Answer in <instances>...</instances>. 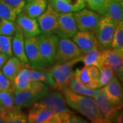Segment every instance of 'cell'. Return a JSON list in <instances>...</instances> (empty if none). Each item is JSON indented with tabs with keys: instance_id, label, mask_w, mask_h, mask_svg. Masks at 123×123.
Listing matches in <instances>:
<instances>
[{
	"instance_id": "25",
	"label": "cell",
	"mask_w": 123,
	"mask_h": 123,
	"mask_svg": "<svg viewBox=\"0 0 123 123\" xmlns=\"http://www.w3.org/2000/svg\"><path fill=\"white\" fill-rule=\"evenodd\" d=\"M100 57H101V50L96 46L88 52L84 53L81 56V61L83 62L84 66H97L100 67Z\"/></svg>"
},
{
	"instance_id": "33",
	"label": "cell",
	"mask_w": 123,
	"mask_h": 123,
	"mask_svg": "<svg viewBox=\"0 0 123 123\" xmlns=\"http://www.w3.org/2000/svg\"><path fill=\"white\" fill-rule=\"evenodd\" d=\"M17 14L9 6L0 1V18L15 21Z\"/></svg>"
},
{
	"instance_id": "11",
	"label": "cell",
	"mask_w": 123,
	"mask_h": 123,
	"mask_svg": "<svg viewBox=\"0 0 123 123\" xmlns=\"http://www.w3.org/2000/svg\"><path fill=\"white\" fill-rule=\"evenodd\" d=\"M59 14L60 12L48 4L45 11L36 18L41 34H55Z\"/></svg>"
},
{
	"instance_id": "38",
	"label": "cell",
	"mask_w": 123,
	"mask_h": 123,
	"mask_svg": "<svg viewBox=\"0 0 123 123\" xmlns=\"http://www.w3.org/2000/svg\"><path fill=\"white\" fill-rule=\"evenodd\" d=\"M88 121L86 120L85 119L81 118L79 116H77V115L74 114H73L70 118H68V121L66 123H87Z\"/></svg>"
},
{
	"instance_id": "15",
	"label": "cell",
	"mask_w": 123,
	"mask_h": 123,
	"mask_svg": "<svg viewBox=\"0 0 123 123\" xmlns=\"http://www.w3.org/2000/svg\"><path fill=\"white\" fill-rule=\"evenodd\" d=\"M107 97L119 110L123 108V87L118 77L115 76L108 84L103 87Z\"/></svg>"
},
{
	"instance_id": "47",
	"label": "cell",
	"mask_w": 123,
	"mask_h": 123,
	"mask_svg": "<svg viewBox=\"0 0 123 123\" xmlns=\"http://www.w3.org/2000/svg\"><path fill=\"white\" fill-rule=\"evenodd\" d=\"M3 110V107H2V106H1V103H0V110Z\"/></svg>"
},
{
	"instance_id": "17",
	"label": "cell",
	"mask_w": 123,
	"mask_h": 123,
	"mask_svg": "<svg viewBox=\"0 0 123 123\" xmlns=\"http://www.w3.org/2000/svg\"><path fill=\"white\" fill-rule=\"evenodd\" d=\"M72 38L81 51L82 54L88 52L93 47L98 46L93 31H77Z\"/></svg>"
},
{
	"instance_id": "48",
	"label": "cell",
	"mask_w": 123,
	"mask_h": 123,
	"mask_svg": "<svg viewBox=\"0 0 123 123\" xmlns=\"http://www.w3.org/2000/svg\"><path fill=\"white\" fill-rule=\"evenodd\" d=\"M120 4H121V5H122V6H123V2H120Z\"/></svg>"
},
{
	"instance_id": "22",
	"label": "cell",
	"mask_w": 123,
	"mask_h": 123,
	"mask_svg": "<svg viewBox=\"0 0 123 123\" xmlns=\"http://www.w3.org/2000/svg\"><path fill=\"white\" fill-rule=\"evenodd\" d=\"M31 85L28 68L24 67L20 70L18 74L11 81V88L13 92H21L25 90L30 88Z\"/></svg>"
},
{
	"instance_id": "45",
	"label": "cell",
	"mask_w": 123,
	"mask_h": 123,
	"mask_svg": "<svg viewBox=\"0 0 123 123\" xmlns=\"http://www.w3.org/2000/svg\"><path fill=\"white\" fill-rule=\"evenodd\" d=\"M77 1H79V2H82V3H85L84 0H77Z\"/></svg>"
},
{
	"instance_id": "7",
	"label": "cell",
	"mask_w": 123,
	"mask_h": 123,
	"mask_svg": "<svg viewBox=\"0 0 123 123\" xmlns=\"http://www.w3.org/2000/svg\"><path fill=\"white\" fill-rule=\"evenodd\" d=\"M82 52L70 38L59 37L55 54V63H64L81 56Z\"/></svg>"
},
{
	"instance_id": "49",
	"label": "cell",
	"mask_w": 123,
	"mask_h": 123,
	"mask_svg": "<svg viewBox=\"0 0 123 123\" xmlns=\"http://www.w3.org/2000/svg\"><path fill=\"white\" fill-rule=\"evenodd\" d=\"M1 19L0 18V23H1Z\"/></svg>"
},
{
	"instance_id": "21",
	"label": "cell",
	"mask_w": 123,
	"mask_h": 123,
	"mask_svg": "<svg viewBox=\"0 0 123 123\" xmlns=\"http://www.w3.org/2000/svg\"><path fill=\"white\" fill-rule=\"evenodd\" d=\"M24 67L28 68L18 57L12 56L9 57L8 60L6 62L1 68V71L5 76L12 81L18 73Z\"/></svg>"
},
{
	"instance_id": "36",
	"label": "cell",
	"mask_w": 123,
	"mask_h": 123,
	"mask_svg": "<svg viewBox=\"0 0 123 123\" xmlns=\"http://www.w3.org/2000/svg\"><path fill=\"white\" fill-rule=\"evenodd\" d=\"M11 88V81L0 70V91L6 90Z\"/></svg>"
},
{
	"instance_id": "8",
	"label": "cell",
	"mask_w": 123,
	"mask_h": 123,
	"mask_svg": "<svg viewBox=\"0 0 123 123\" xmlns=\"http://www.w3.org/2000/svg\"><path fill=\"white\" fill-rule=\"evenodd\" d=\"M27 116L30 123H62L58 115L38 102L31 106Z\"/></svg>"
},
{
	"instance_id": "50",
	"label": "cell",
	"mask_w": 123,
	"mask_h": 123,
	"mask_svg": "<svg viewBox=\"0 0 123 123\" xmlns=\"http://www.w3.org/2000/svg\"><path fill=\"white\" fill-rule=\"evenodd\" d=\"M30 1V0H26V1ZM48 1V0H47Z\"/></svg>"
},
{
	"instance_id": "10",
	"label": "cell",
	"mask_w": 123,
	"mask_h": 123,
	"mask_svg": "<svg viewBox=\"0 0 123 123\" xmlns=\"http://www.w3.org/2000/svg\"><path fill=\"white\" fill-rule=\"evenodd\" d=\"M25 50L30 68L36 70L47 68L40 53L37 36L25 38Z\"/></svg>"
},
{
	"instance_id": "29",
	"label": "cell",
	"mask_w": 123,
	"mask_h": 123,
	"mask_svg": "<svg viewBox=\"0 0 123 123\" xmlns=\"http://www.w3.org/2000/svg\"><path fill=\"white\" fill-rule=\"evenodd\" d=\"M123 47V21L116 25L111 49L118 51Z\"/></svg>"
},
{
	"instance_id": "43",
	"label": "cell",
	"mask_w": 123,
	"mask_h": 123,
	"mask_svg": "<svg viewBox=\"0 0 123 123\" xmlns=\"http://www.w3.org/2000/svg\"><path fill=\"white\" fill-rule=\"evenodd\" d=\"M117 76H118V78L121 81V83H122L123 86V66L121 68V69L120 70L118 73Z\"/></svg>"
},
{
	"instance_id": "9",
	"label": "cell",
	"mask_w": 123,
	"mask_h": 123,
	"mask_svg": "<svg viewBox=\"0 0 123 123\" xmlns=\"http://www.w3.org/2000/svg\"><path fill=\"white\" fill-rule=\"evenodd\" d=\"M78 30L93 31L103 16L90 9L85 8L73 12Z\"/></svg>"
},
{
	"instance_id": "23",
	"label": "cell",
	"mask_w": 123,
	"mask_h": 123,
	"mask_svg": "<svg viewBox=\"0 0 123 123\" xmlns=\"http://www.w3.org/2000/svg\"><path fill=\"white\" fill-rule=\"evenodd\" d=\"M104 16L110 18L115 25L123 21V8L120 2L111 0Z\"/></svg>"
},
{
	"instance_id": "1",
	"label": "cell",
	"mask_w": 123,
	"mask_h": 123,
	"mask_svg": "<svg viewBox=\"0 0 123 123\" xmlns=\"http://www.w3.org/2000/svg\"><path fill=\"white\" fill-rule=\"evenodd\" d=\"M67 105L94 123H109L97 106L94 97L79 94L66 88L62 91Z\"/></svg>"
},
{
	"instance_id": "2",
	"label": "cell",
	"mask_w": 123,
	"mask_h": 123,
	"mask_svg": "<svg viewBox=\"0 0 123 123\" xmlns=\"http://www.w3.org/2000/svg\"><path fill=\"white\" fill-rule=\"evenodd\" d=\"M49 87L42 82H31L30 88L21 92H14V105L18 108L30 107L44 97Z\"/></svg>"
},
{
	"instance_id": "16",
	"label": "cell",
	"mask_w": 123,
	"mask_h": 123,
	"mask_svg": "<svg viewBox=\"0 0 123 123\" xmlns=\"http://www.w3.org/2000/svg\"><path fill=\"white\" fill-rule=\"evenodd\" d=\"M101 66H109L117 75L123 66V57L117 51L114 49L101 50L100 67Z\"/></svg>"
},
{
	"instance_id": "13",
	"label": "cell",
	"mask_w": 123,
	"mask_h": 123,
	"mask_svg": "<svg viewBox=\"0 0 123 123\" xmlns=\"http://www.w3.org/2000/svg\"><path fill=\"white\" fill-rule=\"evenodd\" d=\"M15 23L25 38L38 36L41 34L37 19L30 17L23 12L18 14Z\"/></svg>"
},
{
	"instance_id": "39",
	"label": "cell",
	"mask_w": 123,
	"mask_h": 123,
	"mask_svg": "<svg viewBox=\"0 0 123 123\" xmlns=\"http://www.w3.org/2000/svg\"><path fill=\"white\" fill-rule=\"evenodd\" d=\"M86 85L88 86V88L92 89V90H97V89L100 88L98 78H97V79H91L88 84H86Z\"/></svg>"
},
{
	"instance_id": "6",
	"label": "cell",
	"mask_w": 123,
	"mask_h": 123,
	"mask_svg": "<svg viewBox=\"0 0 123 123\" xmlns=\"http://www.w3.org/2000/svg\"><path fill=\"white\" fill-rule=\"evenodd\" d=\"M59 37L56 34H43L37 36L40 53L47 67L55 63V54Z\"/></svg>"
},
{
	"instance_id": "12",
	"label": "cell",
	"mask_w": 123,
	"mask_h": 123,
	"mask_svg": "<svg viewBox=\"0 0 123 123\" xmlns=\"http://www.w3.org/2000/svg\"><path fill=\"white\" fill-rule=\"evenodd\" d=\"M78 31L74 13H60L55 34L60 38H72Z\"/></svg>"
},
{
	"instance_id": "30",
	"label": "cell",
	"mask_w": 123,
	"mask_h": 123,
	"mask_svg": "<svg viewBox=\"0 0 123 123\" xmlns=\"http://www.w3.org/2000/svg\"><path fill=\"white\" fill-rule=\"evenodd\" d=\"M100 75L98 77L99 87L102 88L108 84L115 77V73L110 67L101 66L100 68Z\"/></svg>"
},
{
	"instance_id": "4",
	"label": "cell",
	"mask_w": 123,
	"mask_h": 123,
	"mask_svg": "<svg viewBox=\"0 0 123 123\" xmlns=\"http://www.w3.org/2000/svg\"><path fill=\"white\" fill-rule=\"evenodd\" d=\"M81 61V56L64 63H55L49 67L54 81V88L60 92L68 88L74 77L73 67Z\"/></svg>"
},
{
	"instance_id": "26",
	"label": "cell",
	"mask_w": 123,
	"mask_h": 123,
	"mask_svg": "<svg viewBox=\"0 0 123 123\" xmlns=\"http://www.w3.org/2000/svg\"><path fill=\"white\" fill-rule=\"evenodd\" d=\"M0 103L6 112H9L16 107L14 101V92L12 88L0 91Z\"/></svg>"
},
{
	"instance_id": "35",
	"label": "cell",
	"mask_w": 123,
	"mask_h": 123,
	"mask_svg": "<svg viewBox=\"0 0 123 123\" xmlns=\"http://www.w3.org/2000/svg\"><path fill=\"white\" fill-rule=\"evenodd\" d=\"M74 75L76 78L79 79L80 81L82 83L86 84L90 81V78L88 76V72H87V66H84L83 68L80 69H76L74 71Z\"/></svg>"
},
{
	"instance_id": "14",
	"label": "cell",
	"mask_w": 123,
	"mask_h": 123,
	"mask_svg": "<svg viewBox=\"0 0 123 123\" xmlns=\"http://www.w3.org/2000/svg\"><path fill=\"white\" fill-rule=\"evenodd\" d=\"M94 98L104 118L108 120L109 123H112L119 110L107 97L103 87L99 88Z\"/></svg>"
},
{
	"instance_id": "42",
	"label": "cell",
	"mask_w": 123,
	"mask_h": 123,
	"mask_svg": "<svg viewBox=\"0 0 123 123\" xmlns=\"http://www.w3.org/2000/svg\"><path fill=\"white\" fill-rule=\"evenodd\" d=\"M7 122V112L5 110H0V123H6Z\"/></svg>"
},
{
	"instance_id": "20",
	"label": "cell",
	"mask_w": 123,
	"mask_h": 123,
	"mask_svg": "<svg viewBox=\"0 0 123 123\" xmlns=\"http://www.w3.org/2000/svg\"><path fill=\"white\" fill-rule=\"evenodd\" d=\"M47 5V0H30L26 1L21 12L31 18H37L45 11Z\"/></svg>"
},
{
	"instance_id": "34",
	"label": "cell",
	"mask_w": 123,
	"mask_h": 123,
	"mask_svg": "<svg viewBox=\"0 0 123 123\" xmlns=\"http://www.w3.org/2000/svg\"><path fill=\"white\" fill-rule=\"evenodd\" d=\"M0 1L4 2L11 7L17 14L22 12L23 9L26 4V0H0Z\"/></svg>"
},
{
	"instance_id": "24",
	"label": "cell",
	"mask_w": 123,
	"mask_h": 123,
	"mask_svg": "<svg viewBox=\"0 0 123 123\" xmlns=\"http://www.w3.org/2000/svg\"><path fill=\"white\" fill-rule=\"evenodd\" d=\"M68 88L75 93L92 97H95V95L97 94L99 90V88L97 90H92L89 88L86 84L82 83L77 78H76L75 75L72 80L70 81Z\"/></svg>"
},
{
	"instance_id": "37",
	"label": "cell",
	"mask_w": 123,
	"mask_h": 123,
	"mask_svg": "<svg viewBox=\"0 0 123 123\" xmlns=\"http://www.w3.org/2000/svg\"><path fill=\"white\" fill-rule=\"evenodd\" d=\"M87 72L90 79H97L100 75V69L97 66H87Z\"/></svg>"
},
{
	"instance_id": "41",
	"label": "cell",
	"mask_w": 123,
	"mask_h": 123,
	"mask_svg": "<svg viewBox=\"0 0 123 123\" xmlns=\"http://www.w3.org/2000/svg\"><path fill=\"white\" fill-rule=\"evenodd\" d=\"M8 58L9 57L7 55H6L4 53L0 52V70H1L2 67L4 65L6 62L8 60Z\"/></svg>"
},
{
	"instance_id": "5",
	"label": "cell",
	"mask_w": 123,
	"mask_h": 123,
	"mask_svg": "<svg viewBox=\"0 0 123 123\" xmlns=\"http://www.w3.org/2000/svg\"><path fill=\"white\" fill-rule=\"evenodd\" d=\"M115 27V23L110 18L103 16L93 30L98 49H101V50L111 49Z\"/></svg>"
},
{
	"instance_id": "46",
	"label": "cell",
	"mask_w": 123,
	"mask_h": 123,
	"mask_svg": "<svg viewBox=\"0 0 123 123\" xmlns=\"http://www.w3.org/2000/svg\"><path fill=\"white\" fill-rule=\"evenodd\" d=\"M115 1H119V2H123V0H115Z\"/></svg>"
},
{
	"instance_id": "31",
	"label": "cell",
	"mask_w": 123,
	"mask_h": 123,
	"mask_svg": "<svg viewBox=\"0 0 123 123\" xmlns=\"http://www.w3.org/2000/svg\"><path fill=\"white\" fill-rule=\"evenodd\" d=\"M17 30L15 21L1 19L0 23V35L13 36Z\"/></svg>"
},
{
	"instance_id": "3",
	"label": "cell",
	"mask_w": 123,
	"mask_h": 123,
	"mask_svg": "<svg viewBox=\"0 0 123 123\" xmlns=\"http://www.w3.org/2000/svg\"><path fill=\"white\" fill-rule=\"evenodd\" d=\"M38 103L47 107L57 114L62 123H66L68 118L75 113L68 107L62 93L55 89H49L47 94Z\"/></svg>"
},
{
	"instance_id": "32",
	"label": "cell",
	"mask_w": 123,
	"mask_h": 123,
	"mask_svg": "<svg viewBox=\"0 0 123 123\" xmlns=\"http://www.w3.org/2000/svg\"><path fill=\"white\" fill-rule=\"evenodd\" d=\"M12 36L0 35V52L7 55L9 57L13 56L12 50Z\"/></svg>"
},
{
	"instance_id": "19",
	"label": "cell",
	"mask_w": 123,
	"mask_h": 123,
	"mask_svg": "<svg viewBox=\"0 0 123 123\" xmlns=\"http://www.w3.org/2000/svg\"><path fill=\"white\" fill-rule=\"evenodd\" d=\"M12 50L14 55L30 68L25 50V37L18 28L12 39Z\"/></svg>"
},
{
	"instance_id": "27",
	"label": "cell",
	"mask_w": 123,
	"mask_h": 123,
	"mask_svg": "<svg viewBox=\"0 0 123 123\" xmlns=\"http://www.w3.org/2000/svg\"><path fill=\"white\" fill-rule=\"evenodd\" d=\"M111 0H84L86 6L90 10L104 16Z\"/></svg>"
},
{
	"instance_id": "28",
	"label": "cell",
	"mask_w": 123,
	"mask_h": 123,
	"mask_svg": "<svg viewBox=\"0 0 123 123\" xmlns=\"http://www.w3.org/2000/svg\"><path fill=\"white\" fill-rule=\"evenodd\" d=\"M28 123L27 116L21 108L15 107L12 111L7 112L6 123Z\"/></svg>"
},
{
	"instance_id": "18",
	"label": "cell",
	"mask_w": 123,
	"mask_h": 123,
	"mask_svg": "<svg viewBox=\"0 0 123 123\" xmlns=\"http://www.w3.org/2000/svg\"><path fill=\"white\" fill-rule=\"evenodd\" d=\"M49 4L60 13L75 12L86 7V4L77 0H49Z\"/></svg>"
},
{
	"instance_id": "40",
	"label": "cell",
	"mask_w": 123,
	"mask_h": 123,
	"mask_svg": "<svg viewBox=\"0 0 123 123\" xmlns=\"http://www.w3.org/2000/svg\"><path fill=\"white\" fill-rule=\"evenodd\" d=\"M112 123H123V108L118 111V113L116 115Z\"/></svg>"
},
{
	"instance_id": "44",
	"label": "cell",
	"mask_w": 123,
	"mask_h": 123,
	"mask_svg": "<svg viewBox=\"0 0 123 123\" xmlns=\"http://www.w3.org/2000/svg\"><path fill=\"white\" fill-rule=\"evenodd\" d=\"M118 51V52L121 55V56L123 57V47L122 49H120L118 50V51Z\"/></svg>"
}]
</instances>
